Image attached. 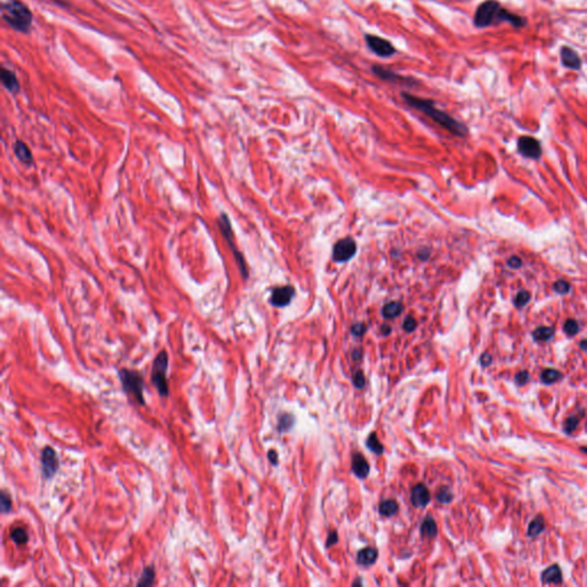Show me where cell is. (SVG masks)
<instances>
[{"label":"cell","instance_id":"obj_1","mask_svg":"<svg viewBox=\"0 0 587 587\" xmlns=\"http://www.w3.org/2000/svg\"><path fill=\"white\" fill-rule=\"evenodd\" d=\"M401 96H403L405 102L408 106L424 113L433 121L438 123L440 126H443L444 129H446L452 134L459 135V137H463V135L467 134V128L465 125L456 121V119H454L449 114L437 108L434 101H431V100L419 98V96L412 95V94L408 93H403Z\"/></svg>","mask_w":587,"mask_h":587},{"label":"cell","instance_id":"obj_2","mask_svg":"<svg viewBox=\"0 0 587 587\" xmlns=\"http://www.w3.org/2000/svg\"><path fill=\"white\" fill-rule=\"evenodd\" d=\"M1 15L8 25L22 34L29 32L34 20L32 12L20 0H7L2 5Z\"/></svg>","mask_w":587,"mask_h":587},{"label":"cell","instance_id":"obj_3","mask_svg":"<svg viewBox=\"0 0 587 587\" xmlns=\"http://www.w3.org/2000/svg\"><path fill=\"white\" fill-rule=\"evenodd\" d=\"M119 380L126 394L132 395L141 405L145 404L144 399V378L139 372L130 371L123 368L119 371Z\"/></svg>","mask_w":587,"mask_h":587},{"label":"cell","instance_id":"obj_4","mask_svg":"<svg viewBox=\"0 0 587 587\" xmlns=\"http://www.w3.org/2000/svg\"><path fill=\"white\" fill-rule=\"evenodd\" d=\"M501 5L497 0H486L476 9L474 24L477 28H486L499 23V13Z\"/></svg>","mask_w":587,"mask_h":587},{"label":"cell","instance_id":"obj_5","mask_svg":"<svg viewBox=\"0 0 587 587\" xmlns=\"http://www.w3.org/2000/svg\"><path fill=\"white\" fill-rule=\"evenodd\" d=\"M169 365V358L167 351H161L154 360L153 369H151V381L157 389L158 394L162 397H167L169 394V387L167 381V371Z\"/></svg>","mask_w":587,"mask_h":587},{"label":"cell","instance_id":"obj_6","mask_svg":"<svg viewBox=\"0 0 587 587\" xmlns=\"http://www.w3.org/2000/svg\"><path fill=\"white\" fill-rule=\"evenodd\" d=\"M218 225L220 231H222L224 238L226 239V241L228 242V245L231 246V249L233 251V254L235 256L236 263H238L240 271H241V273L243 275V278H248V271H247V266H246V263L245 259H243L242 255L240 254V251H238V249L235 248L234 245V235H233V231H232V226H231V222H229L228 217H227L225 213H222L218 219Z\"/></svg>","mask_w":587,"mask_h":587},{"label":"cell","instance_id":"obj_7","mask_svg":"<svg viewBox=\"0 0 587 587\" xmlns=\"http://www.w3.org/2000/svg\"><path fill=\"white\" fill-rule=\"evenodd\" d=\"M366 43H367L368 47L379 57H389L396 53L394 45L390 41L384 39V38L379 37V36L366 35Z\"/></svg>","mask_w":587,"mask_h":587},{"label":"cell","instance_id":"obj_8","mask_svg":"<svg viewBox=\"0 0 587 587\" xmlns=\"http://www.w3.org/2000/svg\"><path fill=\"white\" fill-rule=\"evenodd\" d=\"M59 468V459L52 447H45L41 452V469L45 478H52Z\"/></svg>","mask_w":587,"mask_h":587},{"label":"cell","instance_id":"obj_9","mask_svg":"<svg viewBox=\"0 0 587 587\" xmlns=\"http://www.w3.org/2000/svg\"><path fill=\"white\" fill-rule=\"evenodd\" d=\"M356 250H357L356 242L353 241L352 239L345 238L343 240H340V241L335 245V247H334L333 257L336 262H339V263L346 262L355 256Z\"/></svg>","mask_w":587,"mask_h":587},{"label":"cell","instance_id":"obj_10","mask_svg":"<svg viewBox=\"0 0 587 587\" xmlns=\"http://www.w3.org/2000/svg\"><path fill=\"white\" fill-rule=\"evenodd\" d=\"M517 146H518V149H520L521 154L524 155L525 157L538 160V158L541 156L540 144L538 142V140H536V139L532 137H528V135L521 137L520 139H518Z\"/></svg>","mask_w":587,"mask_h":587},{"label":"cell","instance_id":"obj_11","mask_svg":"<svg viewBox=\"0 0 587 587\" xmlns=\"http://www.w3.org/2000/svg\"><path fill=\"white\" fill-rule=\"evenodd\" d=\"M294 295H295V289L290 286H284V287L275 288V289L272 291V295H271L272 305L278 306V307L286 306L290 303L291 300H293Z\"/></svg>","mask_w":587,"mask_h":587},{"label":"cell","instance_id":"obj_12","mask_svg":"<svg viewBox=\"0 0 587 587\" xmlns=\"http://www.w3.org/2000/svg\"><path fill=\"white\" fill-rule=\"evenodd\" d=\"M561 62L568 69L579 70L582 68V59L578 53L568 46L561 48Z\"/></svg>","mask_w":587,"mask_h":587},{"label":"cell","instance_id":"obj_13","mask_svg":"<svg viewBox=\"0 0 587 587\" xmlns=\"http://www.w3.org/2000/svg\"><path fill=\"white\" fill-rule=\"evenodd\" d=\"M412 504L415 507H426L431 500V495L428 488L422 483L415 485L412 490Z\"/></svg>","mask_w":587,"mask_h":587},{"label":"cell","instance_id":"obj_14","mask_svg":"<svg viewBox=\"0 0 587 587\" xmlns=\"http://www.w3.org/2000/svg\"><path fill=\"white\" fill-rule=\"evenodd\" d=\"M373 73H374L376 76L380 77V78L388 80V82H399V83H404L405 85H411V78H407V77H403L400 76V75H397L394 71H390L389 69H385V68H382L380 66H374L372 68Z\"/></svg>","mask_w":587,"mask_h":587},{"label":"cell","instance_id":"obj_15","mask_svg":"<svg viewBox=\"0 0 587 587\" xmlns=\"http://www.w3.org/2000/svg\"><path fill=\"white\" fill-rule=\"evenodd\" d=\"M0 79L4 87L11 93H18L20 91V83H19L18 77L13 73L12 70L7 68H2L1 73H0Z\"/></svg>","mask_w":587,"mask_h":587},{"label":"cell","instance_id":"obj_16","mask_svg":"<svg viewBox=\"0 0 587 587\" xmlns=\"http://www.w3.org/2000/svg\"><path fill=\"white\" fill-rule=\"evenodd\" d=\"M352 470L360 478H365L369 474V465L365 456L360 453H355L352 456Z\"/></svg>","mask_w":587,"mask_h":587},{"label":"cell","instance_id":"obj_17","mask_svg":"<svg viewBox=\"0 0 587 587\" xmlns=\"http://www.w3.org/2000/svg\"><path fill=\"white\" fill-rule=\"evenodd\" d=\"M14 153L16 155V157H18L19 160L22 162V163L31 164L32 161H34V157H32L30 149H29L28 146L25 145L23 141L18 140L15 142Z\"/></svg>","mask_w":587,"mask_h":587},{"label":"cell","instance_id":"obj_18","mask_svg":"<svg viewBox=\"0 0 587 587\" xmlns=\"http://www.w3.org/2000/svg\"><path fill=\"white\" fill-rule=\"evenodd\" d=\"M376 559H378V550L375 548L366 547L359 550L358 563L361 564V566H372V564L375 563Z\"/></svg>","mask_w":587,"mask_h":587},{"label":"cell","instance_id":"obj_19","mask_svg":"<svg viewBox=\"0 0 587 587\" xmlns=\"http://www.w3.org/2000/svg\"><path fill=\"white\" fill-rule=\"evenodd\" d=\"M541 579L545 584H560L562 582V572L557 566L547 568L541 575Z\"/></svg>","mask_w":587,"mask_h":587},{"label":"cell","instance_id":"obj_20","mask_svg":"<svg viewBox=\"0 0 587 587\" xmlns=\"http://www.w3.org/2000/svg\"><path fill=\"white\" fill-rule=\"evenodd\" d=\"M398 509H399V506H398L397 501L394 500V499H388V500L382 501L380 506H379V513L382 516H392V515L397 513Z\"/></svg>","mask_w":587,"mask_h":587},{"label":"cell","instance_id":"obj_21","mask_svg":"<svg viewBox=\"0 0 587 587\" xmlns=\"http://www.w3.org/2000/svg\"><path fill=\"white\" fill-rule=\"evenodd\" d=\"M401 312H403V305H401L399 302H391V303L387 304V305L383 307V310H382V314H383V317L387 318V319H394V318L399 316Z\"/></svg>","mask_w":587,"mask_h":587},{"label":"cell","instance_id":"obj_22","mask_svg":"<svg viewBox=\"0 0 587 587\" xmlns=\"http://www.w3.org/2000/svg\"><path fill=\"white\" fill-rule=\"evenodd\" d=\"M421 533H422L423 537H427V538L436 537L437 525H436V523H435L434 518L431 516H428L424 518L422 527H421Z\"/></svg>","mask_w":587,"mask_h":587},{"label":"cell","instance_id":"obj_23","mask_svg":"<svg viewBox=\"0 0 587 587\" xmlns=\"http://www.w3.org/2000/svg\"><path fill=\"white\" fill-rule=\"evenodd\" d=\"M533 337L536 341H541V342H546L549 341L554 335V328L552 327H539L533 332Z\"/></svg>","mask_w":587,"mask_h":587},{"label":"cell","instance_id":"obj_24","mask_svg":"<svg viewBox=\"0 0 587 587\" xmlns=\"http://www.w3.org/2000/svg\"><path fill=\"white\" fill-rule=\"evenodd\" d=\"M366 445L369 450L372 451V452H374L375 454H382L383 453V445L379 442L378 437H376V434L373 433L368 436L367 442H366Z\"/></svg>","mask_w":587,"mask_h":587},{"label":"cell","instance_id":"obj_25","mask_svg":"<svg viewBox=\"0 0 587 587\" xmlns=\"http://www.w3.org/2000/svg\"><path fill=\"white\" fill-rule=\"evenodd\" d=\"M295 423V417L291 414H282L280 417H279V430L281 431V433H286L290 429L291 427L294 426Z\"/></svg>","mask_w":587,"mask_h":587},{"label":"cell","instance_id":"obj_26","mask_svg":"<svg viewBox=\"0 0 587 587\" xmlns=\"http://www.w3.org/2000/svg\"><path fill=\"white\" fill-rule=\"evenodd\" d=\"M545 524H544V518L541 516H538L534 518V520L531 522L530 525H529V536H538V534L541 533V531L544 530Z\"/></svg>","mask_w":587,"mask_h":587},{"label":"cell","instance_id":"obj_27","mask_svg":"<svg viewBox=\"0 0 587 587\" xmlns=\"http://www.w3.org/2000/svg\"><path fill=\"white\" fill-rule=\"evenodd\" d=\"M561 378H562V375H561V373L556 371V369H545L543 374H541V380L547 384L555 383Z\"/></svg>","mask_w":587,"mask_h":587},{"label":"cell","instance_id":"obj_28","mask_svg":"<svg viewBox=\"0 0 587 587\" xmlns=\"http://www.w3.org/2000/svg\"><path fill=\"white\" fill-rule=\"evenodd\" d=\"M11 538L16 545H19V546L25 545L28 541V534L22 528H15L14 530L12 531Z\"/></svg>","mask_w":587,"mask_h":587},{"label":"cell","instance_id":"obj_29","mask_svg":"<svg viewBox=\"0 0 587 587\" xmlns=\"http://www.w3.org/2000/svg\"><path fill=\"white\" fill-rule=\"evenodd\" d=\"M436 498H437V500H438L439 502H442V504H449V502L452 501L453 493H452V491H451L450 488H447V486H442V488H439L438 491H437Z\"/></svg>","mask_w":587,"mask_h":587},{"label":"cell","instance_id":"obj_30","mask_svg":"<svg viewBox=\"0 0 587 587\" xmlns=\"http://www.w3.org/2000/svg\"><path fill=\"white\" fill-rule=\"evenodd\" d=\"M154 577H155L154 570L151 569V568H146V569L144 570V572H142L141 578L139 579L138 585L139 586H141V585H147V586L151 585V584H153V582H154Z\"/></svg>","mask_w":587,"mask_h":587},{"label":"cell","instance_id":"obj_31","mask_svg":"<svg viewBox=\"0 0 587 587\" xmlns=\"http://www.w3.org/2000/svg\"><path fill=\"white\" fill-rule=\"evenodd\" d=\"M530 293L527 290H522L516 295V297H515V305L517 307H522L524 305H527L529 303V301H530Z\"/></svg>","mask_w":587,"mask_h":587},{"label":"cell","instance_id":"obj_32","mask_svg":"<svg viewBox=\"0 0 587 587\" xmlns=\"http://www.w3.org/2000/svg\"><path fill=\"white\" fill-rule=\"evenodd\" d=\"M578 323H577L576 320L573 319H569L566 321V323H564V332H566L569 336H573L576 335L577 333H578Z\"/></svg>","mask_w":587,"mask_h":587},{"label":"cell","instance_id":"obj_33","mask_svg":"<svg viewBox=\"0 0 587 587\" xmlns=\"http://www.w3.org/2000/svg\"><path fill=\"white\" fill-rule=\"evenodd\" d=\"M553 288H554V290L556 291V293L564 295V294L569 293L570 284H569V282H567V281H564V280H559V281H556L555 284H554Z\"/></svg>","mask_w":587,"mask_h":587},{"label":"cell","instance_id":"obj_34","mask_svg":"<svg viewBox=\"0 0 587 587\" xmlns=\"http://www.w3.org/2000/svg\"><path fill=\"white\" fill-rule=\"evenodd\" d=\"M352 381H353V383H355L357 389H362V388H364L365 387V383H366L364 373H362L361 371H357L355 373V375H353Z\"/></svg>","mask_w":587,"mask_h":587},{"label":"cell","instance_id":"obj_35","mask_svg":"<svg viewBox=\"0 0 587 587\" xmlns=\"http://www.w3.org/2000/svg\"><path fill=\"white\" fill-rule=\"evenodd\" d=\"M12 509V499L7 493L2 492L1 493V511L2 513H8Z\"/></svg>","mask_w":587,"mask_h":587},{"label":"cell","instance_id":"obj_36","mask_svg":"<svg viewBox=\"0 0 587 587\" xmlns=\"http://www.w3.org/2000/svg\"><path fill=\"white\" fill-rule=\"evenodd\" d=\"M577 426H578V419H577L576 417H570L569 419L566 421L564 429H566L567 433H572L577 428Z\"/></svg>","mask_w":587,"mask_h":587},{"label":"cell","instance_id":"obj_37","mask_svg":"<svg viewBox=\"0 0 587 587\" xmlns=\"http://www.w3.org/2000/svg\"><path fill=\"white\" fill-rule=\"evenodd\" d=\"M403 326H404V329L406 330V332L411 333V332H413L415 328H417V321H415L414 318L408 317L405 319Z\"/></svg>","mask_w":587,"mask_h":587},{"label":"cell","instance_id":"obj_38","mask_svg":"<svg viewBox=\"0 0 587 587\" xmlns=\"http://www.w3.org/2000/svg\"><path fill=\"white\" fill-rule=\"evenodd\" d=\"M365 332H366V326L364 325V323H356V325L352 326V328H351V333L355 336H358V337L364 335Z\"/></svg>","mask_w":587,"mask_h":587},{"label":"cell","instance_id":"obj_39","mask_svg":"<svg viewBox=\"0 0 587 587\" xmlns=\"http://www.w3.org/2000/svg\"><path fill=\"white\" fill-rule=\"evenodd\" d=\"M515 380H516V382H517V383L520 384V385H523V384H525V383H527V382L529 381V373H528L527 371H522V372H520V373H518V374L516 375V378H515Z\"/></svg>","mask_w":587,"mask_h":587},{"label":"cell","instance_id":"obj_40","mask_svg":"<svg viewBox=\"0 0 587 587\" xmlns=\"http://www.w3.org/2000/svg\"><path fill=\"white\" fill-rule=\"evenodd\" d=\"M508 265H509V266H511V268H514V270H516V268H520V267L522 266V261H521V258L516 257V256H514V257L509 258V261H508Z\"/></svg>","mask_w":587,"mask_h":587},{"label":"cell","instance_id":"obj_41","mask_svg":"<svg viewBox=\"0 0 587 587\" xmlns=\"http://www.w3.org/2000/svg\"><path fill=\"white\" fill-rule=\"evenodd\" d=\"M337 539H339V538H337L336 531H332V532L329 533L328 539H327V547H330V546H332V545L336 544L337 543Z\"/></svg>","mask_w":587,"mask_h":587},{"label":"cell","instance_id":"obj_42","mask_svg":"<svg viewBox=\"0 0 587 587\" xmlns=\"http://www.w3.org/2000/svg\"><path fill=\"white\" fill-rule=\"evenodd\" d=\"M491 361H492V358H491V356L489 355V353H484V355L482 356L481 362H482L483 366H489L490 364H491Z\"/></svg>","mask_w":587,"mask_h":587},{"label":"cell","instance_id":"obj_43","mask_svg":"<svg viewBox=\"0 0 587 587\" xmlns=\"http://www.w3.org/2000/svg\"><path fill=\"white\" fill-rule=\"evenodd\" d=\"M268 459H270V461L273 463V465H277L278 463V453L275 452V451H270L268 452Z\"/></svg>","mask_w":587,"mask_h":587},{"label":"cell","instance_id":"obj_44","mask_svg":"<svg viewBox=\"0 0 587 587\" xmlns=\"http://www.w3.org/2000/svg\"><path fill=\"white\" fill-rule=\"evenodd\" d=\"M352 357H353V359H355V360H360V358H361V350L360 349H357L356 351L352 353Z\"/></svg>","mask_w":587,"mask_h":587},{"label":"cell","instance_id":"obj_45","mask_svg":"<svg viewBox=\"0 0 587 587\" xmlns=\"http://www.w3.org/2000/svg\"><path fill=\"white\" fill-rule=\"evenodd\" d=\"M580 346H582V349L587 350V340L586 341H583V342L580 343Z\"/></svg>","mask_w":587,"mask_h":587},{"label":"cell","instance_id":"obj_46","mask_svg":"<svg viewBox=\"0 0 587 587\" xmlns=\"http://www.w3.org/2000/svg\"><path fill=\"white\" fill-rule=\"evenodd\" d=\"M582 451H583V452H585V453H587V449H586V447H583V449H582Z\"/></svg>","mask_w":587,"mask_h":587}]
</instances>
